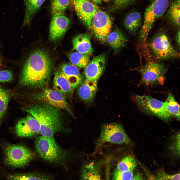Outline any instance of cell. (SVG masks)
Returning a JSON list of instances; mask_svg holds the SVG:
<instances>
[{"label":"cell","instance_id":"6da1fadb","mask_svg":"<svg viewBox=\"0 0 180 180\" xmlns=\"http://www.w3.org/2000/svg\"><path fill=\"white\" fill-rule=\"evenodd\" d=\"M52 62L46 51L36 50L30 55L24 66L20 84L36 89L46 88L50 82Z\"/></svg>","mask_w":180,"mask_h":180},{"label":"cell","instance_id":"7a4b0ae2","mask_svg":"<svg viewBox=\"0 0 180 180\" xmlns=\"http://www.w3.org/2000/svg\"><path fill=\"white\" fill-rule=\"evenodd\" d=\"M23 110L37 120L43 136H52L64 130L61 110L46 104L38 103L26 107Z\"/></svg>","mask_w":180,"mask_h":180},{"label":"cell","instance_id":"3957f363","mask_svg":"<svg viewBox=\"0 0 180 180\" xmlns=\"http://www.w3.org/2000/svg\"><path fill=\"white\" fill-rule=\"evenodd\" d=\"M35 147L40 157L50 164L64 166L70 157L69 152L59 146L54 136L37 137L35 140Z\"/></svg>","mask_w":180,"mask_h":180},{"label":"cell","instance_id":"277c9868","mask_svg":"<svg viewBox=\"0 0 180 180\" xmlns=\"http://www.w3.org/2000/svg\"><path fill=\"white\" fill-rule=\"evenodd\" d=\"M5 163L10 167H24L36 158V154L25 146L20 144H6L4 148Z\"/></svg>","mask_w":180,"mask_h":180},{"label":"cell","instance_id":"5b68a950","mask_svg":"<svg viewBox=\"0 0 180 180\" xmlns=\"http://www.w3.org/2000/svg\"><path fill=\"white\" fill-rule=\"evenodd\" d=\"M148 46L155 58L160 60L178 58L180 53L172 45L166 33L160 31L153 37Z\"/></svg>","mask_w":180,"mask_h":180},{"label":"cell","instance_id":"8992f818","mask_svg":"<svg viewBox=\"0 0 180 180\" xmlns=\"http://www.w3.org/2000/svg\"><path fill=\"white\" fill-rule=\"evenodd\" d=\"M169 0H154L146 8L143 24L139 33V40L145 42L156 20L162 17L167 10Z\"/></svg>","mask_w":180,"mask_h":180},{"label":"cell","instance_id":"52a82bcc","mask_svg":"<svg viewBox=\"0 0 180 180\" xmlns=\"http://www.w3.org/2000/svg\"><path fill=\"white\" fill-rule=\"evenodd\" d=\"M108 143L130 145L132 144V141L122 125L115 122L104 124L101 128L97 144L100 145Z\"/></svg>","mask_w":180,"mask_h":180},{"label":"cell","instance_id":"ba28073f","mask_svg":"<svg viewBox=\"0 0 180 180\" xmlns=\"http://www.w3.org/2000/svg\"><path fill=\"white\" fill-rule=\"evenodd\" d=\"M31 100L38 103H45L60 110H64L71 116L73 114L66 96L59 92L47 88L32 95Z\"/></svg>","mask_w":180,"mask_h":180},{"label":"cell","instance_id":"9c48e42d","mask_svg":"<svg viewBox=\"0 0 180 180\" xmlns=\"http://www.w3.org/2000/svg\"><path fill=\"white\" fill-rule=\"evenodd\" d=\"M135 102L138 106L144 111L168 121L170 117L164 107V102L150 96L136 95Z\"/></svg>","mask_w":180,"mask_h":180},{"label":"cell","instance_id":"30bf717a","mask_svg":"<svg viewBox=\"0 0 180 180\" xmlns=\"http://www.w3.org/2000/svg\"><path fill=\"white\" fill-rule=\"evenodd\" d=\"M112 22L109 15L99 8L94 16L91 27L95 37L100 42L104 43L111 32Z\"/></svg>","mask_w":180,"mask_h":180},{"label":"cell","instance_id":"8fae6325","mask_svg":"<svg viewBox=\"0 0 180 180\" xmlns=\"http://www.w3.org/2000/svg\"><path fill=\"white\" fill-rule=\"evenodd\" d=\"M139 70L142 75V82L146 85L164 82L167 70L164 64L148 62L141 68Z\"/></svg>","mask_w":180,"mask_h":180},{"label":"cell","instance_id":"7c38bea8","mask_svg":"<svg viewBox=\"0 0 180 180\" xmlns=\"http://www.w3.org/2000/svg\"><path fill=\"white\" fill-rule=\"evenodd\" d=\"M19 120L15 126V132L21 138H29L40 134V125L37 120L29 114Z\"/></svg>","mask_w":180,"mask_h":180},{"label":"cell","instance_id":"4fadbf2b","mask_svg":"<svg viewBox=\"0 0 180 180\" xmlns=\"http://www.w3.org/2000/svg\"><path fill=\"white\" fill-rule=\"evenodd\" d=\"M49 29L50 40L56 41L62 38L70 24L69 18L64 14L52 16Z\"/></svg>","mask_w":180,"mask_h":180},{"label":"cell","instance_id":"5bb4252c","mask_svg":"<svg viewBox=\"0 0 180 180\" xmlns=\"http://www.w3.org/2000/svg\"><path fill=\"white\" fill-rule=\"evenodd\" d=\"M74 5L78 18L88 28L90 29L92 18L98 8L87 0H78Z\"/></svg>","mask_w":180,"mask_h":180},{"label":"cell","instance_id":"9a60e30c","mask_svg":"<svg viewBox=\"0 0 180 180\" xmlns=\"http://www.w3.org/2000/svg\"><path fill=\"white\" fill-rule=\"evenodd\" d=\"M106 56L101 54L94 57L84 68L83 74L86 79L98 80L106 68Z\"/></svg>","mask_w":180,"mask_h":180},{"label":"cell","instance_id":"2e32d148","mask_svg":"<svg viewBox=\"0 0 180 180\" xmlns=\"http://www.w3.org/2000/svg\"><path fill=\"white\" fill-rule=\"evenodd\" d=\"M60 69L74 91L78 88L84 80L79 68L72 64L64 63L62 64Z\"/></svg>","mask_w":180,"mask_h":180},{"label":"cell","instance_id":"e0dca14e","mask_svg":"<svg viewBox=\"0 0 180 180\" xmlns=\"http://www.w3.org/2000/svg\"><path fill=\"white\" fill-rule=\"evenodd\" d=\"M104 162L93 161L84 164L82 167L80 180H102L101 170Z\"/></svg>","mask_w":180,"mask_h":180},{"label":"cell","instance_id":"ac0fdd59","mask_svg":"<svg viewBox=\"0 0 180 180\" xmlns=\"http://www.w3.org/2000/svg\"><path fill=\"white\" fill-rule=\"evenodd\" d=\"M91 40V36L88 33L77 35L72 40L73 49L84 54L89 55L92 54L94 50Z\"/></svg>","mask_w":180,"mask_h":180},{"label":"cell","instance_id":"d6986e66","mask_svg":"<svg viewBox=\"0 0 180 180\" xmlns=\"http://www.w3.org/2000/svg\"><path fill=\"white\" fill-rule=\"evenodd\" d=\"M98 80H84L78 89L80 98L86 102H92L98 91Z\"/></svg>","mask_w":180,"mask_h":180},{"label":"cell","instance_id":"ffe728a7","mask_svg":"<svg viewBox=\"0 0 180 180\" xmlns=\"http://www.w3.org/2000/svg\"><path fill=\"white\" fill-rule=\"evenodd\" d=\"M53 88L54 90L66 97V96L72 95L74 92L60 69L58 70L55 73Z\"/></svg>","mask_w":180,"mask_h":180},{"label":"cell","instance_id":"44dd1931","mask_svg":"<svg viewBox=\"0 0 180 180\" xmlns=\"http://www.w3.org/2000/svg\"><path fill=\"white\" fill-rule=\"evenodd\" d=\"M124 24L129 32L132 35H135L143 25L140 13L136 11L129 12L124 18Z\"/></svg>","mask_w":180,"mask_h":180},{"label":"cell","instance_id":"7402d4cb","mask_svg":"<svg viewBox=\"0 0 180 180\" xmlns=\"http://www.w3.org/2000/svg\"><path fill=\"white\" fill-rule=\"evenodd\" d=\"M46 0H25L26 13L22 27L29 26L34 14Z\"/></svg>","mask_w":180,"mask_h":180},{"label":"cell","instance_id":"603a6c76","mask_svg":"<svg viewBox=\"0 0 180 180\" xmlns=\"http://www.w3.org/2000/svg\"><path fill=\"white\" fill-rule=\"evenodd\" d=\"M7 180H53L49 174L39 172L17 174H10Z\"/></svg>","mask_w":180,"mask_h":180},{"label":"cell","instance_id":"cb8c5ba5","mask_svg":"<svg viewBox=\"0 0 180 180\" xmlns=\"http://www.w3.org/2000/svg\"><path fill=\"white\" fill-rule=\"evenodd\" d=\"M127 41L124 34L120 31L115 30L110 32L106 39V42L114 50H118L123 47Z\"/></svg>","mask_w":180,"mask_h":180},{"label":"cell","instance_id":"d4e9b609","mask_svg":"<svg viewBox=\"0 0 180 180\" xmlns=\"http://www.w3.org/2000/svg\"><path fill=\"white\" fill-rule=\"evenodd\" d=\"M180 0H174L171 4L167 14L168 20L172 25L180 26Z\"/></svg>","mask_w":180,"mask_h":180},{"label":"cell","instance_id":"484cf974","mask_svg":"<svg viewBox=\"0 0 180 180\" xmlns=\"http://www.w3.org/2000/svg\"><path fill=\"white\" fill-rule=\"evenodd\" d=\"M164 102L165 108L170 117H172L179 120L180 106L176 100L174 96L170 93L166 101Z\"/></svg>","mask_w":180,"mask_h":180},{"label":"cell","instance_id":"4316f807","mask_svg":"<svg viewBox=\"0 0 180 180\" xmlns=\"http://www.w3.org/2000/svg\"><path fill=\"white\" fill-rule=\"evenodd\" d=\"M137 165L135 158L130 155L123 158L116 165V170L121 172H131L136 168Z\"/></svg>","mask_w":180,"mask_h":180},{"label":"cell","instance_id":"83f0119b","mask_svg":"<svg viewBox=\"0 0 180 180\" xmlns=\"http://www.w3.org/2000/svg\"><path fill=\"white\" fill-rule=\"evenodd\" d=\"M68 56L72 64L81 68H84L90 60L88 55L77 52L69 53Z\"/></svg>","mask_w":180,"mask_h":180},{"label":"cell","instance_id":"f1b7e54d","mask_svg":"<svg viewBox=\"0 0 180 180\" xmlns=\"http://www.w3.org/2000/svg\"><path fill=\"white\" fill-rule=\"evenodd\" d=\"M70 2V0H52V16L64 14Z\"/></svg>","mask_w":180,"mask_h":180},{"label":"cell","instance_id":"f546056e","mask_svg":"<svg viewBox=\"0 0 180 180\" xmlns=\"http://www.w3.org/2000/svg\"><path fill=\"white\" fill-rule=\"evenodd\" d=\"M9 100L8 92L0 86V114L4 116L8 108Z\"/></svg>","mask_w":180,"mask_h":180},{"label":"cell","instance_id":"4dcf8cb0","mask_svg":"<svg viewBox=\"0 0 180 180\" xmlns=\"http://www.w3.org/2000/svg\"><path fill=\"white\" fill-rule=\"evenodd\" d=\"M133 172H121L115 169L113 174V180H130L134 176Z\"/></svg>","mask_w":180,"mask_h":180},{"label":"cell","instance_id":"1f68e13d","mask_svg":"<svg viewBox=\"0 0 180 180\" xmlns=\"http://www.w3.org/2000/svg\"><path fill=\"white\" fill-rule=\"evenodd\" d=\"M154 178L156 180H180V174L171 175L162 170L158 172Z\"/></svg>","mask_w":180,"mask_h":180},{"label":"cell","instance_id":"d6a6232c","mask_svg":"<svg viewBox=\"0 0 180 180\" xmlns=\"http://www.w3.org/2000/svg\"><path fill=\"white\" fill-rule=\"evenodd\" d=\"M170 149L174 154L179 157L180 156V134L178 132L172 138Z\"/></svg>","mask_w":180,"mask_h":180},{"label":"cell","instance_id":"836d02e7","mask_svg":"<svg viewBox=\"0 0 180 180\" xmlns=\"http://www.w3.org/2000/svg\"><path fill=\"white\" fill-rule=\"evenodd\" d=\"M13 79L12 72L8 70L0 71V83L11 81Z\"/></svg>","mask_w":180,"mask_h":180},{"label":"cell","instance_id":"e575fe53","mask_svg":"<svg viewBox=\"0 0 180 180\" xmlns=\"http://www.w3.org/2000/svg\"><path fill=\"white\" fill-rule=\"evenodd\" d=\"M134 0H112L113 9L123 8L132 3Z\"/></svg>","mask_w":180,"mask_h":180},{"label":"cell","instance_id":"d590c367","mask_svg":"<svg viewBox=\"0 0 180 180\" xmlns=\"http://www.w3.org/2000/svg\"><path fill=\"white\" fill-rule=\"evenodd\" d=\"M130 180H145V179L142 174L138 172L134 176H133Z\"/></svg>","mask_w":180,"mask_h":180},{"label":"cell","instance_id":"8d00e7d4","mask_svg":"<svg viewBox=\"0 0 180 180\" xmlns=\"http://www.w3.org/2000/svg\"><path fill=\"white\" fill-rule=\"evenodd\" d=\"M180 30L179 29L176 33L175 37L177 47L178 50H180Z\"/></svg>","mask_w":180,"mask_h":180},{"label":"cell","instance_id":"74e56055","mask_svg":"<svg viewBox=\"0 0 180 180\" xmlns=\"http://www.w3.org/2000/svg\"><path fill=\"white\" fill-rule=\"evenodd\" d=\"M106 180H110V173L111 166L109 165L106 166Z\"/></svg>","mask_w":180,"mask_h":180},{"label":"cell","instance_id":"f35d334b","mask_svg":"<svg viewBox=\"0 0 180 180\" xmlns=\"http://www.w3.org/2000/svg\"><path fill=\"white\" fill-rule=\"evenodd\" d=\"M95 3L98 4H101L102 3V0H92Z\"/></svg>","mask_w":180,"mask_h":180},{"label":"cell","instance_id":"ab89813d","mask_svg":"<svg viewBox=\"0 0 180 180\" xmlns=\"http://www.w3.org/2000/svg\"><path fill=\"white\" fill-rule=\"evenodd\" d=\"M78 0H70V2L74 5L75 3Z\"/></svg>","mask_w":180,"mask_h":180},{"label":"cell","instance_id":"60d3db41","mask_svg":"<svg viewBox=\"0 0 180 180\" xmlns=\"http://www.w3.org/2000/svg\"><path fill=\"white\" fill-rule=\"evenodd\" d=\"M149 176L150 180H156L155 179L154 177H152L151 175H149Z\"/></svg>","mask_w":180,"mask_h":180},{"label":"cell","instance_id":"b9f144b4","mask_svg":"<svg viewBox=\"0 0 180 180\" xmlns=\"http://www.w3.org/2000/svg\"><path fill=\"white\" fill-rule=\"evenodd\" d=\"M102 0L104 2H108L110 0Z\"/></svg>","mask_w":180,"mask_h":180},{"label":"cell","instance_id":"7bdbcfd3","mask_svg":"<svg viewBox=\"0 0 180 180\" xmlns=\"http://www.w3.org/2000/svg\"><path fill=\"white\" fill-rule=\"evenodd\" d=\"M152 0V1H153V0Z\"/></svg>","mask_w":180,"mask_h":180}]
</instances>
